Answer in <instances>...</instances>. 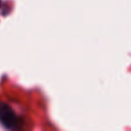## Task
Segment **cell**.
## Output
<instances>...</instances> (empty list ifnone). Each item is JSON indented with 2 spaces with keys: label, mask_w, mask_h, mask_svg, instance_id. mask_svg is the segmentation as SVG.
<instances>
[{
  "label": "cell",
  "mask_w": 131,
  "mask_h": 131,
  "mask_svg": "<svg viewBox=\"0 0 131 131\" xmlns=\"http://www.w3.org/2000/svg\"><path fill=\"white\" fill-rule=\"evenodd\" d=\"M0 123L8 129H14L18 126L16 114L6 102H0Z\"/></svg>",
  "instance_id": "1"
},
{
  "label": "cell",
  "mask_w": 131,
  "mask_h": 131,
  "mask_svg": "<svg viewBox=\"0 0 131 131\" xmlns=\"http://www.w3.org/2000/svg\"><path fill=\"white\" fill-rule=\"evenodd\" d=\"M0 4H1V0H0Z\"/></svg>",
  "instance_id": "2"
}]
</instances>
